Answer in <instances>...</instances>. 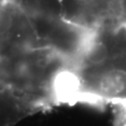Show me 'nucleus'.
Returning a JSON list of instances; mask_svg holds the SVG:
<instances>
[{"instance_id":"obj_2","label":"nucleus","mask_w":126,"mask_h":126,"mask_svg":"<svg viewBox=\"0 0 126 126\" xmlns=\"http://www.w3.org/2000/svg\"><path fill=\"white\" fill-rule=\"evenodd\" d=\"M62 13L73 25H81L89 20H104L107 0H63Z\"/></svg>"},{"instance_id":"obj_4","label":"nucleus","mask_w":126,"mask_h":126,"mask_svg":"<svg viewBox=\"0 0 126 126\" xmlns=\"http://www.w3.org/2000/svg\"><path fill=\"white\" fill-rule=\"evenodd\" d=\"M114 36L115 44L118 48H121V52L122 50H126V22L118 25Z\"/></svg>"},{"instance_id":"obj_3","label":"nucleus","mask_w":126,"mask_h":126,"mask_svg":"<svg viewBox=\"0 0 126 126\" xmlns=\"http://www.w3.org/2000/svg\"><path fill=\"white\" fill-rule=\"evenodd\" d=\"M13 93L0 92V126H9L34 108Z\"/></svg>"},{"instance_id":"obj_1","label":"nucleus","mask_w":126,"mask_h":126,"mask_svg":"<svg viewBox=\"0 0 126 126\" xmlns=\"http://www.w3.org/2000/svg\"><path fill=\"white\" fill-rule=\"evenodd\" d=\"M80 97L91 101L126 99V61L115 55L99 65L79 67Z\"/></svg>"}]
</instances>
